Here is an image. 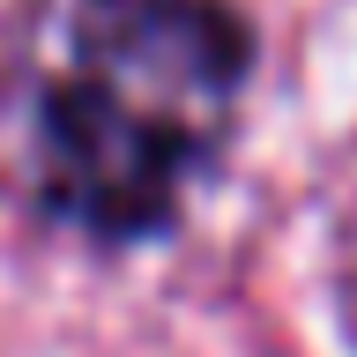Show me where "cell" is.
<instances>
[{"mask_svg":"<svg viewBox=\"0 0 357 357\" xmlns=\"http://www.w3.org/2000/svg\"><path fill=\"white\" fill-rule=\"evenodd\" d=\"M245 60L223 0H45L0 75V156L52 223L142 238L223 149Z\"/></svg>","mask_w":357,"mask_h":357,"instance_id":"obj_1","label":"cell"},{"mask_svg":"<svg viewBox=\"0 0 357 357\" xmlns=\"http://www.w3.org/2000/svg\"><path fill=\"white\" fill-rule=\"evenodd\" d=\"M350 305H357V245H350Z\"/></svg>","mask_w":357,"mask_h":357,"instance_id":"obj_2","label":"cell"}]
</instances>
